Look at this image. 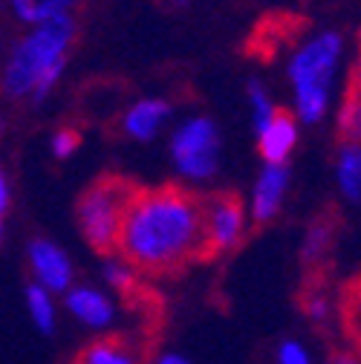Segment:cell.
Segmentation results:
<instances>
[{"label": "cell", "instance_id": "3", "mask_svg": "<svg viewBox=\"0 0 361 364\" xmlns=\"http://www.w3.org/2000/svg\"><path fill=\"white\" fill-rule=\"evenodd\" d=\"M142 186L122 173H102L84 188L75 203V217L84 240L99 255H113L127 208Z\"/></svg>", "mask_w": 361, "mask_h": 364}, {"label": "cell", "instance_id": "1", "mask_svg": "<svg viewBox=\"0 0 361 364\" xmlns=\"http://www.w3.org/2000/svg\"><path fill=\"white\" fill-rule=\"evenodd\" d=\"M116 252L139 275L176 278L203 260V197L183 186L139 188Z\"/></svg>", "mask_w": 361, "mask_h": 364}, {"label": "cell", "instance_id": "15", "mask_svg": "<svg viewBox=\"0 0 361 364\" xmlns=\"http://www.w3.org/2000/svg\"><path fill=\"white\" fill-rule=\"evenodd\" d=\"M358 130H361V90H358V70H352L344 102H341L338 133H341V139L350 145V142H358Z\"/></svg>", "mask_w": 361, "mask_h": 364}, {"label": "cell", "instance_id": "22", "mask_svg": "<svg viewBox=\"0 0 361 364\" xmlns=\"http://www.w3.org/2000/svg\"><path fill=\"white\" fill-rule=\"evenodd\" d=\"M6 208H9V186H6L4 173H0V214H4Z\"/></svg>", "mask_w": 361, "mask_h": 364}, {"label": "cell", "instance_id": "10", "mask_svg": "<svg viewBox=\"0 0 361 364\" xmlns=\"http://www.w3.org/2000/svg\"><path fill=\"white\" fill-rule=\"evenodd\" d=\"M29 257H32L38 278L50 289H64L70 284V260L64 257V252L58 246H53L47 240H35Z\"/></svg>", "mask_w": 361, "mask_h": 364}, {"label": "cell", "instance_id": "13", "mask_svg": "<svg viewBox=\"0 0 361 364\" xmlns=\"http://www.w3.org/2000/svg\"><path fill=\"white\" fill-rule=\"evenodd\" d=\"M338 229V217L335 211H327L324 217H318L312 223V229L306 235V246H303V263L306 266H315V263H321L324 255L330 252L333 246V235Z\"/></svg>", "mask_w": 361, "mask_h": 364}, {"label": "cell", "instance_id": "17", "mask_svg": "<svg viewBox=\"0 0 361 364\" xmlns=\"http://www.w3.org/2000/svg\"><path fill=\"white\" fill-rule=\"evenodd\" d=\"M358 145L350 142L341 154V165H338V176H341V188L350 200H358Z\"/></svg>", "mask_w": 361, "mask_h": 364}, {"label": "cell", "instance_id": "11", "mask_svg": "<svg viewBox=\"0 0 361 364\" xmlns=\"http://www.w3.org/2000/svg\"><path fill=\"white\" fill-rule=\"evenodd\" d=\"M286 188V168L284 165H269L257 182L254 191V217L257 223H266L272 214H278L281 208V197Z\"/></svg>", "mask_w": 361, "mask_h": 364}, {"label": "cell", "instance_id": "16", "mask_svg": "<svg viewBox=\"0 0 361 364\" xmlns=\"http://www.w3.org/2000/svg\"><path fill=\"white\" fill-rule=\"evenodd\" d=\"M15 6V12L23 18V21H32V23H43L50 18H58V15H67L72 0H9Z\"/></svg>", "mask_w": 361, "mask_h": 364}, {"label": "cell", "instance_id": "4", "mask_svg": "<svg viewBox=\"0 0 361 364\" xmlns=\"http://www.w3.org/2000/svg\"><path fill=\"white\" fill-rule=\"evenodd\" d=\"M338 55H341V35L327 32L321 38L309 41L292 58L289 75L295 84L298 110H301L303 122H318L324 116L327 93H330V81H333Z\"/></svg>", "mask_w": 361, "mask_h": 364}, {"label": "cell", "instance_id": "12", "mask_svg": "<svg viewBox=\"0 0 361 364\" xmlns=\"http://www.w3.org/2000/svg\"><path fill=\"white\" fill-rule=\"evenodd\" d=\"M168 116V105L165 102H156V99H148V102H139L136 107H130L127 116H124V130L136 139H151L156 133V127L165 122Z\"/></svg>", "mask_w": 361, "mask_h": 364}, {"label": "cell", "instance_id": "9", "mask_svg": "<svg viewBox=\"0 0 361 364\" xmlns=\"http://www.w3.org/2000/svg\"><path fill=\"white\" fill-rule=\"evenodd\" d=\"M260 154L269 165H284V159L289 156V151L295 148L298 142V124H295V116L289 110H281L275 107L272 116H269L260 127Z\"/></svg>", "mask_w": 361, "mask_h": 364}, {"label": "cell", "instance_id": "24", "mask_svg": "<svg viewBox=\"0 0 361 364\" xmlns=\"http://www.w3.org/2000/svg\"><path fill=\"white\" fill-rule=\"evenodd\" d=\"M173 4H179V6H183V4H188V0H173Z\"/></svg>", "mask_w": 361, "mask_h": 364}, {"label": "cell", "instance_id": "6", "mask_svg": "<svg viewBox=\"0 0 361 364\" xmlns=\"http://www.w3.org/2000/svg\"><path fill=\"white\" fill-rule=\"evenodd\" d=\"M173 156L185 176L203 179L217 168V130L208 119H191L173 136Z\"/></svg>", "mask_w": 361, "mask_h": 364}, {"label": "cell", "instance_id": "14", "mask_svg": "<svg viewBox=\"0 0 361 364\" xmlns=\"http://www.w3.org/2000/svg\"><path fill=\"white\" fill-rule=\"evenodd\" d=\"M67 304H70V309L81 318V321H87V324H107L110 321V315H113V306L107 304V298L104 295H99V292H93V289H75V292H70L67 295Z\"/></svg>", "mask_w": 361, "mask_h": 364}, {"label": "cell", "instance_id": "2", "mask_svg": "<svg viewBox=\"0 0 361 364\" xmlns=\"http://www.w3.org/2000/svg\"><path fill=\"white\" fill-rule=\"evenodd\" d=\"M75 26L70 15H58L35 26L32 35L18 43V50L12 53L6 73H4V93L12 99L21 96H47L50 87L64 70V58L72 43Z\"/></svg>", "mask_w": 361, "mask_h": 364}, {"label": "cell", "instance_id": "21", "mask_svg": "<svg viewBox=\"0 0 361 364\" xmlns=\"http://www.w3.org/2000/svg\"><path fill=\"white\" fill-rule=\"evenodd\" d=\"M281 364H306V353L298 344H284L281 347Z\"/></svg>", "mask_w": 361, "mask_h": 364}, {"label": "cell", "instance_id": "18", "mask_svg": "<svg viewBox=\"0 0 361 364\" xmlns=\"http://www.w3.org/2000/svg\"><path fill=\"white\" fill-rule=\"evenodd\" d=\"M29 309H32V318L38 321L41 330H53V304H50L47 289L29 287Z\"/></svg>", "mask_w": 361, "mask_h": 364}, {"label": "cell", "instance_id": "19", "mask_svg": "<svg viewBox=\"0 0 361 364\" xmlns=\"http://www.w3.org/2000/svg\"><path fill=\"white\" fill-rule=\"evenodd\" d=\"M78 142H81V133H78V130L61 127V130L55 133V139H53V151H55V156H70V154L78 148Z\"/></svg>", "mask_w": 361, "mask_h": 364}, {"label": "cell", "instance_id": "5", "mask_svg": "<svg viewBox=\"0 0 361 364\" xmlns=\"http://www.w3.org/2000/svg\"><path fill=\"white\" fill-rule=\"evenodd\" d=\"M243 235V203L235 191H214L203 197V260L220 257Z\"/></svg>", "mask_w": 361, "mask_h": 364}, {"label": "cell", "instance_id": "7", "mask_svg": "<svg viewBox=\"0 0 361 364\" xmlns=\"http://www.w3.org/2000/svg\"><path fill=\"white\" fill-rule=\"evenodd\" d=\"M107 281L119 289L124 306L142 318V330L145 336L151 338H159L162 333V321H165V304H162V295L156 289H151L148 284L139 281V275L122 269V266H107Z\"/></svg>", "mask_w": 361, "mask_h": 364}, {"label": "cell", "instance_id": "23", "mask_svg": "<svg viewBox=\"0 0 361 364\" xmlns=\"http://www.w3.org/2000/svg\"><path fill=\"white\" fill-rule=\"evenodd\" d=\"M159 364H188V361H183V358H176V355H168V358H162Z\"/></svg>", "mask_w": 361, "mask_h": 364}, {"label": "cell", "instance_id": "8", "mask_svg": "<svg viewBox=\"0 0 361 364\" xmlns=\"http://www.w3.org/2000/svg\"><path fill=\"white\" fill-rule=\"evenodd\" d=\"M156 341L159 338H151L145 333L104 336V338L90 341L84 350H78L72 364H148L156 353Z\"/></svg>", "mask_w": 361, "mask_h": 364}, {"label": "cell", "instance_id": "20", "mask_svg": "<svg viewBox=\"0 0 361 364\" xmlns=\"http://www.w3.org/2000/svg\"><path fill=\"white\" fill-rule=\"evenodd\" d=\"M249 96H252V105H254V119H257V127L272 116V110H275V105L269 102V96L263 93V87L260 84H252V90H249Z\"/></svg>", "mask_w": 361, "mask_h": 364}]
</instances>
